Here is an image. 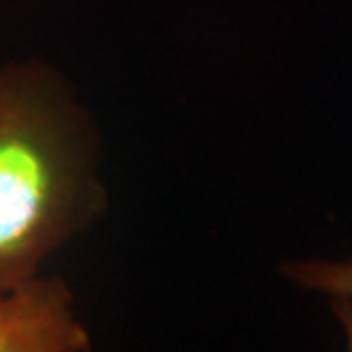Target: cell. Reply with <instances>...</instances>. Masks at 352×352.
I'll list each match as a JSON object with an SVG mask.
<instances>
[{
	"label": "cell",
	"mask_w": 352,
	"mask_h": 352,
	"mask_svg": "<svg viewBox=\"0 0 352 352\" xmlns=\"http://www.w3.org/2000/svg\"><path fill=\"white\" fill-rule=\"evenodd\" d=\"M279 274L302 291L352 300V258H298L281 263Z\"/></svg>",
	"instance_id": "3957f363"
},
{
	"label": "cell",
	"mask_w": 352,
	"mask_h": 352,
	"mask_svg": "<svg viewBox=\"0 0 352 352\" xmlns=\"http://www.w3.org/2000/svg\"><path fill=\"white\" fill-rule=\"evenodd\" d=\"M96 133L72 87L39 62L0 69V291L105 208Z\"/></svg>",
	"instance_id": "6da1fadb"
},
{
	"label": "cell",
	"mask_w": 352,
	"mask_h": 352,
	"mask_svg": "<svg viewBox=\"0 0 352 352\" xmlns=\"http://www.w3.org/2000/svg\"><path fill=\"white\" fill-rule=\"evenodd\" d=\"M91 339L74 295L58 277H32L0 291V352H85Z\"/></svg>",
	"instance_id": "7a4b0ae2"
}]
</instances>
